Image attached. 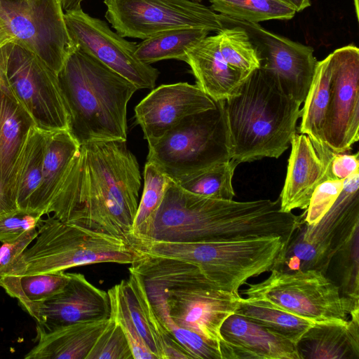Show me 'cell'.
I'll return each mask as SVG.
<instances>
[{"label":"cell","instance_id":"2e32d148","mask_svg":"<svg viewBox=\"0 0 359 359\" xmlns=\"http://www.w3.org/2000/svg\"><path fill=\"white\" fill-rule=\"evenodd\" d=\"M69 274V279L65 287L52 297L41 302L19 303L36 320V325L44 330L110 317L107 292L93 285L81 273Z\"/></svg>","mask_w":359,"mask_h":359},{"label":"cell","instance_id":"e575fe53","mask_svg":"<svg viewBox=\"0 0 359 359\" xmlns=\"http://www.w3.org/2000/svg\"><path fill=\"white\" fill-rule=\"evenodd\" d=\"M217 33L219 53L229 66L246 74L259 68L256 48L243 28L227 26Z\"/></svg>","mask_w":359,"mask_h":359},{"label":"cell","instance_id":"7c38bea8","mask_svg":"<svg viewBox=\"0 0 359 359\" xmlns=\"http://www.w3.org/2000/svg\"><path fill=\"white\" fill-rule=\"evenodd\" d=\"M6 72L15 95L45 132L68 130V114L57 74L31 51L6 44Z\"/></svg>","mask_w":359,"mask_h":359},{"label":"cell","instance_id":"4fadbf2b","mask_svg":"<svg viewBox=\"0 0 359 359\" xmlns=\"http://www.w3.org/2000/svg\"><path fill=\"white\" fill-rule=\"evenodd\" d=\"M223 28H243L255 46L259 69L271 76L290 97L302 104L309 92L317 60L311 46L273 33L259 23L239 20L219 14Z\"/></svg>","mask_w":359,"mask_h":359},{"label":"cell","instance_id":"52a82bcc","mask_svg":"<svg viewBox=\"0 0 359 359\" xmlns=\"http://www.w3.org/2000/svg\"><path fill=\"white\" fill-rule=\"evenodd\" d=\"M130 244L140 253L196 264L219 288L234 293L249 278L271 271L284 247L279 236L197 242L133 238Z\"/></svg>","mask_w":359,"mask_h":359},{"label":"cell","instance_id":"b9f144b4","mask_svg":"<svg viewBox=\"0 0 359 359\" xmlns=\"http://www.w3.org/2000/svg\"><path fill=\"white\" fill-rule=\"evenodd\" d=\"M38 233L34 228L24 233L17 241L12 243H3L0 248V281L10 266L23 250L34 240Z\"/></svg>","mask_w":359,"mask_h":359},{"label":"cell","instance_id":"4316f807","mask_svg":"<svg viewBox=\"0 0 359 359\" xmlns=\"http://www.w3.org/2000/svg\"><path fill=\"white\" fill-rule=\"evenodd\" d=\"M343 181V189L334 203L316 226L306 224L304 235L305 240L331 244L335 252L334 238L338 251L359 225V170Z\"/></svg>","mask_w":359,"mask_h":359},{"label":"cell","instance_id":"ffe728a7","mask_svg":"<svg viewBox=\"0 0 359 359\" xmlns=\"http://www.w3.org/2000/svg\"><path fill=\"white\" fill-rule=\"evenodd\" d=\"M287 175L280 194L281 210L306 209L316 187L327 180L323 163L305 134L297 133L291 141Z\"/></svg>","mask_w":359,"mask_h":359},{"label":"cell","instance_id":"3957f363","mask_svg":"<svg viewBox=\"0 0 359 359\" xmlns=\"http://www.w3.org/2000/svg\"><path fill=\"white\" fill-rule=\"evenodd\" d=\"M140 254L128 270L142 278L150 302L167 330L176 325L219 346L222 325L234 313L239 294L219 288L196 264Z\"/></svg>","mask_w":359,"mask_h":359},{"label":"cell","instance_id":"484cf974","mask_svg":"<svg viewBox=\"0 0 359 359\" xmlns=\"http://www.w3.org/2000/svg\"><path fill=\"white\" fill-rule=\"evenodd\" d=\"M46 147L40 186L31 202L28 213L47 215L79 144L68 130L45 132Z\"/></svg>","mask_w":359,"mask_h":359},{"label":"cell","instance_id":"836d02e7","mask_svg":"<svg viewBox=\"0 0 359 359\" xmlns=\"http://www.w3.org/2000/svg\"><path fill=\"white\" fill-rule=\"evenodd\" d=\"M69 279V273L60 271L52 273L15 277L4 275L0 287L18 302L23 301L41 302L60 292Z\"/></svg>","mask_w":359,"mask_h":359},{"label":"cell","instance_id":"7bdbcfd3","mask_svg":"<svg viewBox=\"0 0 359 359\" xmlns=\"http://www.w3.org/2000/svg\"><path fill=\"white\" fill-rule=\"evenodd\" d=\"M358 153L355 154H334L330 167V180H344L359 170Z\"/></svg>","mask_w":359,"mask_h":359},{"label":"cell","instance_id":"277c9868","mask_svg":"<svg viewBox=\"0 0 359 359\" xmlns=\"http://www.w3.org/2000/svg\"><path fill=\"white\" fill-rule=\"evenodd\" d=\"M68 131L82 144L127 140V105L137 87L78 47L57 74Z\"/></svg>","mask_w":359,"mask_h":359},{"label":"cell","instance_id":"7402d4cb","mask_svg":"<svg viewBox=\"0 0 359 359\" xmlns=\"http://www.w3.org/2000/svg\"><path fill=\"white\" fill-rule=\"evenodd\" d=\"M109 320H83L48 330L36 325V343L24 358L86 359Z\"/></svg>","mask_w":359,"mask_h":359},{"label":"cell","instance_id":"9a60e30c","mask_svg":"<svg viewBox=\"0 0 359 359\" xmlns=\"http://www.w3.org/2000/svg\"><path fill=\"white\" fill-rule=\"evenodd\" d=\"M331 54L330 96L324 128L336 154L351 150L359 139V49L353 44Z\"/></svg>","mask_w":359,"mask_h":359},{"label":"cell","instance_id":"7dc6e473","mask_svg":"<svg viewBox=\"0 0 359 359\" xmlns=\"http://www.w3.org/2000/svg\"><path fill=\"white\" fill-rule=\"evenodd\" d=\"M8 43H12L11 38L6 34V32L0 26V48L6 45Z\"/></svg>","mask_w":359,"mask_h":359},{"label":"cell","instance_id":"8fae6325","mask_svg":"<svg viewBox=\"0 0 359 359\" xmlns=\"http://www.w3.org/2000/svg\"><path fill=\"white\" fill-rule=\"evenodd\" d=\"M105 18L123 37L145 39L180 29H223L219 14L189 0H104Z\"/></svg>","mask_w":359,"mask_h":359},{"label":"cell","instance_id":"f546056e","mask_svg":"<svg viewBox=\"0 0 359 359\" xmlns=\"http://www.w3.org/2000/svg\"><path fill=\"white\" fill-rule=\"evenodd\" d=\"M210 32L202 29H180L144 39L137 45L135 55L144 63L175 59L186 62L187 53Z\"/></svg>","mask_w":359,"mask_h":359},{"label":"cell","instance_id":"5bb4252c","mask_svg":"<svg viewBox=\"0 0 359 359\" xmlns=\"http://www.w3.org/2000/svg\"><path fill=\"white\" fill-rule=\"evenodd\" d=\"M65 20L75 46L128 80L137 89L154 88L159 71L137 57V43L127 41L113 32L105 22L89 15L81 8L66 11Z\"/></svg>","mask_w":359,"mask_h":359},{"label":"cell","instance_id":"f35d334b","mask_svg":"<svg viewBox=\"0 0 359 359\" xmlns=\"http://www.w3.org/2000/svg\"><path fill=\"white\" fill-rule=\"evenodd\" d=\"M343 185V180H328L316 187L305 210L304 221L309 226H316L322 219L339 196Z\"/></svg>","mask_w":359,"mask_h":359},{"label":"cell","instance_id":"f1b7e54d","mask_svg":"<svg viewBox=\"0 0 359 359\" xmlns=\"http://www.w3.org/2000/svg\"><path fill=\"white\" fill-rule=\"evenodd\" d=\"M306 226L304 221L294 231L279 252L272 269L284 272L318 270L325 273L335 252L330 243L305 240Z\"/></svg>","mask_w":359,"mask_h":359},{"label":"cell","instance_id":"f6af8a7d","mask_svg":"<svg viewBox=\"0 0 359 359\" xmlns=\"http://www.w3.org/2000/svg\"><path fill=\"white\" fill-rule=\"evenodd\" d=\"M297 12H301L311 6L310 0H281Z\"/></svg>","mask_w":359,"mask_h":359},{"label":"cell","instance_id":"6da1fadb","mask_svg":"<svg viewBox=\"0 0 359 359\" xmlns=\"http://www.w3.org/2000/svg\"><path fill=\"white\" fill-rule=\"evenodd\" d=\"M141 180L126 140L80 144L47 215L130 243Z\"/></svg>","mask_w":359,"mask_h":359},{"label":"cell","instance_id":"e0dca14e","mask_svg":"<svg viewBox=\"0 0 359 359\" xmlns=\"http://www.w3.org/2000/svg\"><path fill=\"white\" fill-rule=\"evenodd\" d=\"M215 106L216 102L196 84L180 82L161 85L135 107V122L150 145L186 117Z\"/></svg>","mask_w":359,"mask_h":359},{"label":"cell","instance_id":"cb8c5ba5","mask_svg":"<svg viewBox=\"0 0 359 359\" xmlns=\"http://www.w3.org/2000/svg\"><path fill=\"white\" fill-rule=\"evenodd\" d=\"M128 271V278L117 284L125 307L151 351L157 359H164L165 348L175 339L158 317L141 276Z\"/></svg>","mask_w":359,"mask_h":359},{"label":"cell","instance_id":"681fc988","mask_svg":"<svg viewBox=\"0 0 359 359\" xmlns=\"http://www.w3.org/2000/svg\"><path fill=\"white\" fill-rule=\"evenodd\" d=\"M191 1L196 2V3H201L202 0H189Z\"/></svg>","mask_w":359,"mask_h":359},{"label":"cell","instance_id":"d6a6232c","mask_svg":"<svg viewBox=\"0 0 359 359\" xmlns=\"http://www.w3.org/2000/svg\"><path fill=\"white\" fill-rule=\"evenodd\" d=\"M211 9L239 20L259 23L270 20H287L296 12L281 0H209Z\"/></svg>","mask_w":359,"mask_h":359},{"label":"cell","instance_id":"ab89813d","mask_svg":"<svg viewBox=\"0 0 359 359\" xmlns=\"http://www.w3.org/2000/svg\"><path fill=\"white\" fill-rule=\"evenodd\" d=\"M168 331L192 359H222L219 346L199 334L176 325L170 326Z\"/></svg>","mask_w":359,"mask_h":359},{"label":"cell","instance_id":"c3c4849f","mask_svg":"<svg viewBox=\"0 0 359 359\" xmlns=\"http://www.w3.org/2000/svg\"><path fill=\"white\" fill-rule=\"evenodd\" d=\"M358 1H359V0H353L355 13L357 20H358V18H359V2Z\"/></svg>","mask_w":359,"mask_h":359},{"label":"cell","instance_id":"d6986e66","mask_svg":"<svg viewBox=\"0 0 359 359\" xmlns=\"http://www.w3.org/2000/svg\"><path fill=\"white\" fill-rule=\"evenodd\" d=\"M6 55L5 45L0 48V182L15 202L14 190L18 158L30 128L35 125L8 83Z\"/></svg>","mask_w":359,"mask_h":359},{"label":"cell","instance_id":"74e56055","mask_svg":"<svg viewBox=\"0 0 359 359\" xmlns=\"http://www.w3.org/2000/svg\"><path fill=\"white\" fill-rule=\"evenodd\" d=\"M133 359L126 337L119 324L110 317L86 359Z\"/></svg>","mask_w":359,"mask_h":359},{"label":"cell","instance_id":"9c48e42d","mask_svg":"<svg viewBox=\"0 0 359 359\" xmlns=\"http://www.w3.org/2000/svg\"><path fill=\"white\" fill-rule=\"evenodd\" d=\"M241 291L246 299L278 309L314 323H345L358 310V301L340 294L339 288L318 270L284 272L276 269Z\"/></svg>","mask_w":359,"mask_h":359},{"label":"cell","instance_id":"44dd1931","mask_svg":"<svg viewBox=\"0 0 359 359\" xmlns=\"http://www.w3.org/2000/svg\"><path fill=\"white\" fill-rule=\"evenodd\" d=\"M196 85L214 101L226 100L236 95L250 74L229 66L219 50V36H207L187 53Z\"/></svg>","mask_w":359,"mask_h":359},{"label":"cell","instance_id":"30bf717a","mask_svg":"<svg viewBox=\"0 0 359 359\" xmlns=\"http://www.w3.org/2000/svg\"><path fill=\"white\" fill-rule=\"evenodd\" d=\"M0 26L57 74L76 47L61 0H0Z\"/></svg>","mask_w":359,"mask_h":359},{"label":"cell","instance_id":"5b68a950","mask_svg":"<svg viewBox=\"0 0 359 359\" xmlns=\"http://www.w3.org/2000/svg\"><path fill=\"white\" fill-rule=\"evenodd\" d=\"M301 104L259 68L224 100L231 159L238 164L280 156L290 146Z\"/></svg>","mask_w":359,"mask_h":359},{"label":"cell","instance_id":"ee69618b","mask_svg":"<svg viewBox=\"0 0 359 359\" xmlns=\"http://www.w3.org/2000/svg\"><path fill=\"white\" fill-rule=\"evenodd\" d=\"M18 211L7 188L0 182V219Z\"/></svg>","mask_w":359,"mask_h":359},{"label":"cell","instance_id":"d4e9b609","mask_svg":"<svg viewBox=\"0 0 359 359\" xmlns=\"http://www.w3.org/2000/svg\"><path fill=\"white\" fill-rule=\"evenodd\" d=\"M331 54L317 62L310 88L301 109L299 133L305 134L311 142L323 163L325 173L330 167L334 153L324 138V128L330 96Z\"/></svg>","mask_w":359,"mask_h":359},{"label":"cell","instance_id":"8d00e7d4","mask_svg":"<svg viewBox=\"0 0 359 359\" xmlns=\"http://www.w3.org/2000/svg\"><path fill=\"white\" fill-rule=\"evenodd\" d=\"M107 293L111 306L110 317L121 326L133 359H157L134 325L122 300L118 285L109 289Z\"/></svg>","mask_w":359,"mask_h":359},{"label":"cell","instance_id":"7a4b0ae2","mask_svg":"<svg viewBox=\"0 0 359 359\" xmlns=\"http://www.w3.org/2000/svg\"><path fill=\"white\" fill-rule=\"evenodd\" d=\"M304 217L282 211L279 198L246 202L215 199L190 193L171 180L144 229L132 239L197 242L279 236L285 246Z\"/></svg>","mask_w":359,"mask_h":359},{"label":"cell","instance_id":"4dcf8cb0","mask_svg":"<svg viewBox=\"0 0 359 359\" xmlns=\"http://www.w3.org/2000/svg\"><path fill=\"white\" fill-rule=\"evenodd\" d=\"M236 314L249 318L297 344L315 323L287 311L239 297Z\"/></svg>","mask_w":359,"mask_h":359},{"label":"cell","instance_id":"8992f818","mask_svg":"<svg viewBox=\"0 0 359 359\" xmlns=\"http://www.w3.org/2000/svg\"><path fill=\"white\" fill-rule=\"evenodd\" d=\"M38 227L34 244L18 256L4 275L52 273L99 263L130 265L141 257L123 238L53 216L41 219Z\"/></svg>","mask_w":359,"mask_h":359},{"label":"cell","instance_id":"ac0fdd59","mask_svg":"<svg viewBox=\"0 0 359 359\" xmlns=\"http://www.w3.org/2000/svg\"><path fill=\"white\" fill-rule=\"evenodd\" d=\"M220 334L222 359H301L296 343L236 313L224 320Z\"/></svg>","mask_w":359,"mask_h":359},{"label":"cell","instance_id":"60d3db41","mask_svg":"<svg viewBox=\"0 0 359 359\" xmlns=\"http://www.w3.org/2000/svg\"><path fill=\"white\" fill-rule=\"evenodd\" d=\"M41 217L17 211L0 219V242L12 243L17 241L24 233L36 228Z\"/></svg>","mask_w":359,"mask_h":359},{"label":"cell","instance_id":"83f0119b","mask_svg":"<svg viewBox=\"0 0 359 359\" xmlns=\"http://www.w3.org/2000/svg\"><path fill=\"white\" fill-rule=\"evenodd\" d=\"M45 147V131L32 126L17 164L14 191L19 211L28 213L32 198L40 186Z\"/></svg>","mask_w":359,"mask_h":359},{"label":"cell","instance_id":"603a6c76","mask_svg":"<svg viewBox=\"0 0 359 359\" xmlns=\"http://www.w3.org/2000/svg\"><path fill=\"white\" fill-rule=\"evenodd\" d=\"M345 323H315L301 337L297 348L301 359H358V310Z\"/></svg>","mask_w":359,"mask_h":359},{"label":"cell","instance_id":"d590c367","mask_svg":"<svg viewBox=\"0 0 359 359\" xmlns=\"http://www.w3.org/2000/svg\"><path fill=\"white\" fill-rule=\"evenodd\" d=\"M170 180L158 165L147 161L144 170V188L133 225L131 239L142 233L161 204Z\"/></svg>","mask_w":359,"mask_h":359},{"label":"cell","instance_id":"ba28073f","mask_svg":"<svg viewBox=\"0 0 359 359\" xmlns=\"http://www.w3.org/2000/svg\"><path fill=\"white\" fill-rule=\"evenodd\" d=\"M231 159L224 100L215 108L191 114L149 145L147 161L172 181Z\"/></svg>","mask_w":359,"mask_h":359},{"label":"cell","instance_id":"bcb514c9","mask_svg":"<svg viewBox=\"0 0 359 359\" xmlns=\"http://www.w3.org/2000/svg\"><path fill=\"white\" fill-rule=\"evenodd\" d=\"M83 0H61L64 11H74L81 8Z\"/></svg>","mask_w":359,"mask_h":359},{"label":"cell","instance_id":"1f68e13d","mask_svg":"<svg viewBox=\"0 0 359 359\" xmlns=\"http://www.w3.org/2000/svg\"><path fill=\"white\" fill-rule=\"evenodd\" d=\"M238 165L234 160L230 159L183 177L175 182L196 195L219 200H233L235 193L232 178Z\"/></svg>","mask_w":359,"mask_h":359}]
</instances>
